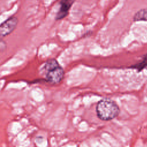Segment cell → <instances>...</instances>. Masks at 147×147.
<instances>
[{
  "label": "cell",
  "instance_id": "cell-1",
  "mask_svg": "<svg viewBox=\"0 0 147 147\" xmlns=\"http://www.w3.org/2000/svg\"><path fill=\"white\" fill-rule=\"evenodd\" d=\"M120 112L118 105L113 100L104 98L98 102L96 106L98 117L102 121H110L116 118Z\"/></svg>",
  "mask_w": 147,
  "mask_h": 147
},
{
  "label": "cell",
  "instance_id": "cell-6",
  "mask_svg": "<svg viewBox=\"0 0 147 147\" xmlns=\"http://www.w3.org/2000/svg\"><path fill=\"white\" fill-rule=\"evenodd\" d=\"M59 65V64L58 63V61L55 59H51L48 60L45 64H44V69L45 70V71H47L51 69H52L53 68H55L57 66Z\"/></svg>",
  "mask_w": 147,
  "mask_h": 147
},
{
  "label": "cell",
  "instance_id": "cell-5",
  "mask_svg": "<svg viewBox=\"0 0 147 147\" xmlns=\"http://www.w3.org/2000/svg\"><path fill=\"white\" fill-rule=\"evenodd\" d=\"M134 21H147V8H144L137 11L133 17Z\"/></svg>",
  "mask_w": 147,
  "mask_h": 147
},
{
  "label": "cell",
  "instance_id": "cell-3",
  "mask_svg": "<svg viewBox=\"0 0 147 147\" xmlns=\"http://www.w3.org/2000/svg\"><path fill=\"white\" fill-rule=\"evenodd\" d=\"M46 81L52 83L57 84L60 83L64 76V71L59 65V66L46 71Z\"/></svg>",
  "mask_w": 147,
  "mask_h": 147
},
{
  "label": "cell",
  "instance_id": "cell-4",
  "mask_svg": "<svg viewBox=\"0 0 147 147\" xmlns=\"http://www.w3.org/2000/svg\"><path fill=\"white\" fill-rule=\"evenodd\" d=\"M75 0H61L60 7L56 16V20L63 19L68 14L69 11Z\"/></svg>",
  "mask_w": 147,
  "mask_h": 147
},
{
  "label": "cell",
  "instance_id": "cell-2",
  "mask_svg": "<svg viewBox=\"0 0 147 147\" xmlns=\"http://www.w3.org/2000/svg\"><path fill=\"white\" fill-rule=\"evenodd\" d=\"M18 19L11 16L0 24V38H3L11 34L17 28Z\"/></svg>",
  "mask_w": 147,
  "mask_h": 147
},
{
  "label": "cell",
  "instance_id": "cell-7",
  "mask_svg": "<svg viewBox=\"0 0 147 147\" xmlns=\"http://www.w3.org/2000/svg\"><path fill=\"white\" fill-rule=\"evenodd\" d=\"M7 48V44L2 38H0V52H3Z\"/></svg>",
  "mask_w": 147,
  "mask_h": 147
}]
</instances>
